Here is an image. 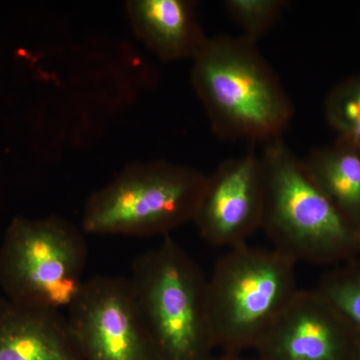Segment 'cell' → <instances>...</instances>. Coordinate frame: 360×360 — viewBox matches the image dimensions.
Listing matches in <instances>:
<instances>
[{
  "label": "cell",
  "mask_w": 360,
  "mask_h": 360,
  "mask_svg": "<svg viewBox=\"0 0 360 360\" xmlns=\"http://www.w3.org/2000/svg\"><path fill=\"white\" fill-rule=\"evenodd\" d=\"M191 79L213 134L224 141L266 143L281 137L295 115L278 75L243 35L207 37Z\"/></svg>",
  "instance_id": "cell-1"
},
{
  "label": "cell",
  "mask_w": 360,
  "mask_h": 360,
  "mask_svg": "<svg viewBox=\"0 0 360 360\" xmlns=\"http://www.w3.org/2000/svg\"><path fill=\"white\" fill-rule=\"evenodd\" d=\"M262 227L293 262L342 264L360 257V232L322 193L283 137L265 143Z\"/></svg>",
  "instance_id": "cell-2"
},
{
  "label": "cell",
  "mask_w": 360,
  "mask_h": 360,
  "mask_svg": "<svg viewBox=\"0 0 360 360\" xmlns=\"http://www.w3.org/2000/svg\"><path fill=\"white\" fill-rule=\"evenodd\" d=\"M156 360H203L213 354L207 281L169 236L135 258L129 278Z\"/></svg>",
  "instance_id": "cell-3"
},
{
  "label": "cell",
  "mask_w": 360,
  "mask_h": 360,
  "mask_svg": "<svg viewBox=\"0 0 360 360\" xmlns=\"http://www.w3.org/2000/svg\"><path fill=\"white\" fill-rule=\"evenodd\" d=\"M296 262L272 248H231L207 281L215 348L243 354L257 347L298 288Z\"/></svg>",
  "instance_id": "cell-4"
},
{
  "label": "cell",
  "mask_w": 360,
  "mask_h": 360,
  "mask_svg": "<svg viewBox=\"0 0 360 360\" xmlns=\"http://www.w3.org/2000/svg\"><path fill=\"white\" fill-rule=\"evenodd\" d=\"M206 177L195 168L167 160L127 165L89 196L82 231L96 236H169L193 221Z\"/></svg>",
  "instance_id": "cell-5"
},
{
  "label": "cell",
  "mask_w": 360,
  "mask_h": 360,
  "mask_svg": "<svg viewBox=\"0 0 360 360\" xmlns=\"http://www.w3.org/2000/svg\"><path fill=\"white\" fill-rule=\"evenodd\" d=\"M84 232L58 215L16 217L0 248V288L11 302L60 311L84 281Z\"/></svg>",
  "instance_id": "cell-6"
},
{
  "label": "cell",
  "mask_w": 360,
  "mask_h": 360,
  "mask_svg": "<svg viewBox=\"0 0 360 360\" xmlns=\"http://www.w3.org/2000/svg\"><path fill=\"white\" fill-rule=\"evenodd\" d=\"M68 310L84 360H156L129 278L85 281Z\"/></svg>",
  "instance_id": "cell-7"
},
{
  "label": "cell",
  "mask_w": 360,
  "mask_h": 360,
  "mask_svg": "<svg viewBox=\"0 0 360 360\" xmlns=\"http://www.w3.org/2000/svg\"><path fill=\"white\" fill-rule=\"evenodd\" d=\"M264 198L262 160L250 151L207 175L193 222L210 245L231 250L246 245L262 227Z\"/></svg>",
  "instance_id": "cell-8"
},
{
  "label": "cell",
  "mask_w": 360,
  "mask_h": 360,
  "mask_svg": "<svg viewBox=\"0 0 360 360\" xmlns=\"http://www.w3.org/2000/svg\"><path fill=\"white\" fill-rule=\"evenodd\" d=\"M359 340L321 293L300 290L255 352L258 360H352Z\"/></svg>",
  "instance_id": "cell-9"
},
{
  "label": "cell",
  "mask_w": 360,
  "mask_h": 360,
  "mask_svg": "<svg viewBox=\"0 0 360 360\" xmlns=\"http://www.w3.org/2000/svg\"><path fill=\"white\" fill-rule=\"evenodd\" d=\"M0 360H84L68 319L56 310L0 298Z\"/></svg>",
  "instance_id": "cell-10"
},
{
  "label": "cell",
  "mask_w": 360,
  "mask_h": 360,
  "mask_svg": "<svg viewBox=\"0 0 360 360\" xmlns=\"http://www.w3.org/2000/svg\"><path fill=\"white\" fill-rule=\"evenodd\" d=\"M125 8L137 39L165 63L193 59L207 39L191 0H129Z\"/></svg>",
  "instance_id": "cell-11"
},
{
  "label": "cell",
  "mask_w": 360,
  "mask_h": 360,
  "mask_svg": "<svg viewBox=\"0 0 360 360\" xmlns=\"http://www.w3.org/2000/svg\"><path fill=\"white\" fill-rule=\"evenodd\" d=\"M302 161L322 193L360 232V151L335 141L312 149Z\"/></svg>",
  "instance_id": "cell-12"
},
{
  "label": "cell",
  "mask_w": 360,
  "mask_h": 360,
  "mask_svg": "<svg viewBox=\"0 0 360 360\" xmlns=\"http://www.w3.org/2000/svg\"><path fill=\"white\" fill-rule=\"evenodd\" d=\"M336 141L360 151V75L348 77L329 91L324 104Z\"/></svg>",
  "instance_id": "cell-13"
},
{
  "label": "cell",
  "mask_w": 360,
  "mask_h": 360,
  "mask_svg": "<svg viewBox=\"0 0 360 360\" xmlns=\"http://www.w3.org/2000/svg\"><path fill=\"white\" fill-rule=\"evenodd\" d=\"M360 336V257L324 274L315 288Z\"/></svg>",
  "instance_id": "cell-14"
},
{
  "label": "cell",
  "mask_w": 360,
  "mask_h": 360,
  "mask_svg": "<svg viewBox=\"0 0 360 360\" xmlns=\"http://www.w3.org/2000/svg\"><path fill=\"white\" fill-rule=\"evenodd\" d=\"M288 1L284 0H226L227 13L243 30V37L257 44L281 18Z\"/></svg>",
  "instance_id": "cell-15"
},
{
  "label": "cell",
  "mask_w": 360,
  "mask_h": 360,
  "mask_svg": "<svg viewBox=\"0 0 360 360\" xmlns=\"http://www.w3.org/2000/svg\"><path fill=\"white\" fill-rule=\"evenodd\" d=\"M203 360H258L257 357L245 356L243 354H236V352H221L219 354H210Z\"/></svg>",
  "instance_id": "cell-16"
},
{
  "label": "cell",
  "mask_w": 360,
  "mask_h": 360,
  "mask_svg": "<svg viewBox=\"0 0 360 360\" xmlns=\"http://www.w3.org/2000/svg\"><path fill=\"white\" fill-rule=\"evenodd\" d=\"M352 360H360V336L359 340V345H357L356 352H355L354 359Z\"/></svg>",
  "instance_id": "cell-17"
}]
</instances>
